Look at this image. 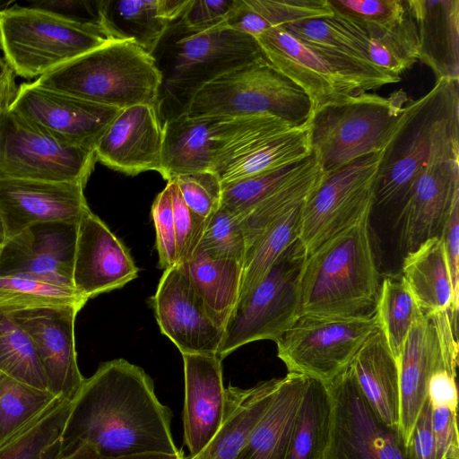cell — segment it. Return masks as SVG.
<instances>
[{"instance_id": "7dc6e473", "label": "cell", "mask_w": 459, "mask_h": 459, "mask_svg": "<svg viewBox=\"0 0 459 459\" xmlns=\"http://www.w3.org/2000/svg\"><path fill=\"white\" fill-rule=\"evenodd\" d=\"M174 180L186 204L205 221L217 211L221 201V183L212 171L176 177Z\"/></svg>"}, {"instance_id": "6f0895ef", "label": "cell", "mask_w": 459, "mask_h": 459, "mask_svg": "<svg viewBox=\"0 0 459 459\" xmlns=\"http://www.w3.org/2000/svg\"><path fill=\"white\" fill-rule=\"evenodd\" d=\"M14 75L10 65L0 56V117L11 108L15 98L18 88Z\"/></svg>"}, {"instance_id": "3957f363", "label": "cell", "mask_w": 459, "mask_h": 459, "mask_svg": "<svg viewBox=\"0 0 459 459\" xmlns=\"http://www.w3.org/2000/svg\"><path fill=\"white\" fill-rule=\"evenodd\" d=\"M152 56L161 78L157 111L162 125L186 113L194 96L211 81L264 57L253 36L228 26L194 32L178 20Z\"/></svg>"}, {"instance_id": "ab89813d", "label": "cell", "mask_w": 459, "mask_h": 459, "mask_svg": "<svg viewBox=\"0 0 459 459\" xmlns=\"http://www.w3.org/2000/svg\"><path fill=\"white\" fill-rule=\"evenodd\" d=\"M302 206L273 224L246 250L238 298L254 288L281 254L299 239Z\"/></svg>"}, {"instance_id": "7a4b0ae2", "label": "cell", "mask_w": 459, "mask_h": 459, "mask_svg": "<svg viewBox=\"0 0 459 459\" xmlns=\"http://www.w3.org/2000/svg\"><path fill=\"white\" fill-rule=\"evenodd\" d=\"M437 157H459V82L437 80L404 107L383 150L375 204H400L422 169Z\"/></svg>"}, {"instance_id": "30bf717a", "label": "cell", "mask_w": 459, "mask_h": 459, "mask_svg": "<svg viewBox=\"0 0 459 459\" xmlns=\"http://www.w3.org/2000/svg\"><path fill=\"white\" fill-rule=\"evenodd\" d=\"M377 328L375 310L348 316L302 315L275 341L277 356L289 373L327 385Z\"/></svg>"}, {"instance_id": "d6a6232c", "label": "cell", "mask_w": 459, "mask_h": 459, "mask_svg": "<svg viewBox=\"0 0 459 459\" xmlns=\"http://www.w3.org/2000/svg\"><path fill=\"white\" fill-rule=\"evenodd\" d=\"M72 401L56 397L0 442V459H59Z\"/></svg>"}, {"instance_id": "44dd1931", "label": "cell", "mask_w": 459, "mask_h": 459, "mask_svg": "<svg viewBox=\"0 0 459 459\" xmlns=\"http://www.w3.org/2000/svg\"><path fill=\"white\" fill-rule=\"evenodd\" d=\"M78 183L0 178V215L6 238L40 222H78L89 208Z\"/></svg>"}, {"instance_id": "ee69618b", "label": "cell", "mask_w": 459, "mask_h": 459, "mask_svg": "<svg viewBox=\"0 0 459 459\" xmlns=\"http://www.w3.org/2000/svg\"><path fill=\"white\" fill-rule=\"evenodd\" d=\"M197 248L212 257L243 263L246 243L239 215L221 204L205 221Z\"/></svg>"}, {"instance_id": "e575fe53", "label": "cell", "mask_w": 459, "mask_h": 459, "mask_svg": "<svg viewBox=\"0 0 459 459\" xmlns=\"http://www.w3.org/2000/svg\"><path fill=\"white\" fill-rule=\"evenodd\" d=\"M332 411L327 386L309 378L296 415L286 459H325L330 442Z\"/></svg>"}, {"instance_id": "cb8c5ba5", "label": "cell", "mask_w": 459, "mask_h": 459, "mask_svg": "<svg viewBox=\"0 0 459 459\" xmlns=\"http://www.w3.org/2000/svg\"><path fill=\"white\" fill-rule=\"evenodd\" d=\"M243 117H189L186 113L163 123L160 174L178 176L211 171L216 152Z\"/></svg>"}, {"instance_id": "11a10c76", "label": "cell", "mask_w": 459, "mask_h": 459, "mask_svg": "<svg viewBox=\"0 0 459 459\" xmlns=\"http://www.w3.org/2000/svg\"><path fill=\"white\" fill-rule=\"evenodd\" d=\"M431 415L432 409L427 398L406 444L410 459H437Z\"/></svg>"}, {"instance_id": "8992f818", "label": "cell", "mask_w": 459, "mask_h": 459, "mask_svg": "<svg viewBox=\"0 0 459 459\" xmlns=\"http://www.w3.org/2000/svg\"><path fill=\"white\" fill-rule=\"evenodd\" d=\"M409 101L403 90L388 97L365 92L312 113L311 152L322 170L330 174L383 151Z\"/></svg>"}, {"instance_id": "836d02e7", "label": "cell", "mask_w": 459, "mask_h": 459, "mask_svg": "<svg viewBox=\"0 0 459 459\" xmlns=\"http://www.w3.org/2000/svg\"><path fill=\"white\" fill-rule=\"evenodd\" d=\"M182 265L212 315L225 325L239 295L242 263L216 258L196 248Z\"/></svg>"}, {"instance_id": "94428289", "label": "cell", "mask_w": 459, "mask_h": 459, "mask_svg": "<svg viewBox=\"0 0 459 459\" xmlns=\"http://www.w3.org/2000/svg\"><path fill=\"white\" fill-rule=\"evenodd\" d=\"M0 51H1V46H0Z\"/></svg>"}, {"instance_id": "4fadbf2b", "label": "cell", "mask_w": 459, "mask_h": 459, "mask_svg": "<svg viewBox=\"0 0 459 459\" xmlns=\"http://www.w3.org/2000/svg\"><path fill=\"white\" fill-rule=\"evenodd\" d=\"M326 386L333 411L325 459H410L399 430L377 416L349 367Z\"/></svg>"}, {"instance_id": "f1b7e54d", "label": "cell", "mask_w": 459, "mask_h": 459, "mask_svg": "<svg viewBox=\"0 0 459 459\" xmlns=\"http://www.w3.org/2000/svg\"><path fill=\"white\" fill-rule=\"evenodd\" d=\"M308 377L288 373L235 459H286L296 415Z\"/></svg>"}, {"instance_id": "816d5d0a", "label": "cell", "mask_w": 459, "mask_h": 459, "mask_svg": "<svg viewBox=\"0 0 459 459\" xmlns=\"http://www.w3.org/2000/svg\"><path fill=\"white\" fill-rule=\"evenodd\" d=\"M105 5L106 0H56L37 2L31 6L56 13L74 22L100 26L108 30L105 21Z\"/></svg>"}, {"instance_id": "9f6ffc18", "label": "cell", "mask_w": 459, "mask_h": 459, "mask_svg": "<svg viewBox=\"0 0 459 459\" xmlns=\"http://www.w3.org/2000/svg\"><path fill=\"white\" fill-rule=\"evenodd\" d=\"M184 452L178 455L164 453H148L118 457H109L100 454L88 445H82L68 452L61 454L59 459H184Z\"/></svg>"}, {"instance_id": "f5cc1de1", "label": "cell", "mask_w": 459, "mask_h": 459, "mask_svg": "<svg viewBox=\"0 0 459 459\" xmlns=\"http://www.w3.org/2000/svg\"><path fill=\"white\" fill-rule=\"evenodd\" d=\"M439 236L443 241L453 288V307L450 314L454 319L457 320L459 304V199L453 204Z\"/></svg>"}, {"instance_id": "6da1fadb", "label": "cell", "mask_w": 459, "mask_h": 459, "mask_svg": "<svg viewBox=\"0 0 459 459\" xmlns=\"http://www.w3.org/2000/svg\"><path fill=\"white\" fill-rule=\"evenodd\" d=\"M172 416L142 368L124 359L107 361L84 379L72 401L61 454L82 445L109 457L180 454L171 433Z\"/></svg>"}, {"instance_id": "ac0fdd59", "label": "cell", "mask_w": 459, "mask_h": 459, "mask_svg": "<svg viewBox=\"0 0 459 459\" xmlns=\"http://www.w3.org/2000/svg\"><path fill=\"white\" fill-rule=\"evenodd\" d=\"M459 199V157L431 160L415 178L399 206L396 227L409 252L439 236L453 204Z\"/></svg>"}, {"instance_id": "484cf974", "label": "cell", "mask_w": 459, "mask_h": 459, "mask_svg": "<svg viewBox=\"0 0 459 459\" xmlns=\"http://www.w3.org/2000/svg\"><path fill=\"white\" fill-rule=\"evenodd\" d=\"M419 37L418 60L437 80L459 82V0H407Z\"/></svg>"}, {"instance_id": "4dcf8cb0", "label": "cell", "mask_w": 459, "mask_h": 459, "mask_svg": "<svg viewBox=\"0 0 459 459\" xmlns=\"http://www.w3.org/2000/svg\"><path fill=\"white\" fill-rule=\"evenodd\" d=\"M403 278L424 315L451 311L453 288L440 236L406 253Z\"/></svg>"}, {"instance_id": "d6986e66", "label": "cell", "mask_w": 459, "mask_h": 459, "mask_svg": "<svg viewBox=\"0 0 459 459\" xmlns=\"http://www.w3.org/2000/svg\"><path fill=\"white\" fill-rule=\"evenodd\" d=\"M254 38L264 57L307 94L311 114L326 105L365 93L282 27L269 29Z\"/></svg>"}, {"instance_id": "91938a15", "label": "cell", "mask_w": 459, "mask_h": 459, "mask_svg": "<svg viewBox=\"0 0 459 459\" xmlns=\"http://www.w3.org/2000/svg\"><path fill=\"white\" fill-rule=\"evenodd\" d=\"M184 459H190V457H189V456H185V458H184Z\"/></svg>"}, {"instance_id": "b9f144b4", "label": "cell", "mask_w": 459, "mask_h": 459, "mask_svg": "<svg viewBox=\"0 0 459 459\" xmlns=\"http://www.w3.org/2000/svg\"><path fill=\"white\" fill-rule=\"evenodd\" d=\"M87 299L74 288L21 275L0 276V307L10 310L74 306Z\"/></svg>"}, {"instance_id": "60d3db41", "label": "cell", "mask_w": 459, "mask_h": 459, "mask_svg": "<svg viewBox=\"0 0 459 459\" xmlns=\"http://www.w3.org/2000/svg\"><path fill=\"white\" fill-rule=\"evenodd\" d=\"M0 373L34 388L50 392L30 337L13 321L9 311L2 307Z\"/></svg>"}, {"instance_id": "277c9868", "label": "cell", "mask_w": 459, "mask_h": 459, "mask_svg": "<svg viewBox=\"0 0 459 459\" xmlns=\"http://www.w3.org/2000/svg\"><path fill=\"white\" fill-rule=\"evenodd\" d=\"M369 216L307 255L300 281L299 316H355L376 304L380 284Z\"/></svg>"}, {"instance_id": "1f68e13d", "label": "cell", "mask_w": 459, "mask_h": 459, "mask_svg": "<svg viewBox=\"0 0 459 459\" xmlns=\"http://www.w3.org/2000/svg\"><path fill=\"white\" fill-rule=\"evenodd\" d=\"M325 175L311 154L294 176L239 215L246 250L273 224L302 206Z\"/></svg>"}, {"instance_id": "8fae6325", "label": "cell", "mask_w": 459, "mask_h": 459, "mask_svg": "<svg viewBox=\"0 0 459 459\" xmlns=\"http://www.w3.org/2000/svg\"><path fill=\"white\" fill-rule=\"evenodd\" d=\"M95 162L94 148L61 143L12 108L0 117V178L85 186Z\"/></svg>"}, {"instance_id": "7bdbcfd3", "label": "cell", "mask_w": 459, "mask_h": 459, "mask_svg": "<svg viewBox=\"0 0 459 459\" xmlns=\"http://www.w3.org/2000/svg\"><path fill=\"white\" fill-rule=\"evenodd\" d=\"M56 397L48 391L34 388L0 373V442Z\"/></svg>"}, {"instance_id": "bcb514c9", "label": "cell", "mask_w": 459, "mask_h": 459, "mask_svg": "<svg viewBox=\"0 0 459 459\" xmlns=\"http://www.w3.org/2000/svg\"><path fill=\"white\" fill-rule=\"evenodd\" d=\"M334 13L361 24L391 26L408 11L407 0H327Z\"/></svg>"}, {"instance_id": "f35d334b", "label": "cell", "mask_w": 459, "mask_h": 459, "mask_svg": "<svg viewBox=\"0 0 459 459\" xmlns=\"http://www.w3.org/2000/svg\"><path fill=\"white\" fill-rule=\"evenodd\" d=\"M282 28L310 48L342 51L370 61L368 36L363 26L340 14L333 13L330 16L307 19Z\"/></svg>"}, {"instance_id": "52a82bcc", "label": "cell", "mask_w": 459, "mask_h": 459, "mask_svg": "<svg viewBox=\"0 0 459 459\" xmlns=\"http://www.w3.org/2000/svg\"><path fill=\"white\" fill-rule=\"evenodd\" d=\"M110 40L115 39L100 26L31 5L0 10L3 57L23 78L39 79Z\"/></svg>"}, {"instance_id": "4316f807", "label": "cell", "mask_w": 459, "mask_h": 459, "mask_svg": "<svg viewBox=\"0 0 459 459\" xmlns=\"http://www.w3.org/2000/svg\"><path fill=\"white\" fill-rule=\"evenodd\" d=\"M349 368L377 416L385 425L399 430L398 365L379 328L367 339Z\"/></svg>"}, {"instance_id": "5bb4252c", "label": "cell", "mask_w": 459, "mask_h": 459, "mask_svg": "<svg viewBox=\"0 0 459 459\" xmlns=\"http://www.w3.org/2000/svg\"><path fill=\"white\" fill-rule=\"evenodd\" d=\"M10 108L61 143L91 148L121 110L34 82L18 87Z\"/></svg>"}, {"instance_id": "681fc988", "label": "cell", "mask_w": 459, "mask_h": 459, "mask_svg": "<svg viewBox=\"0 0 459 459\" xmlns=\"http://www.w3.org/2000/svg\"><path fill=\"white\" fill-rule=\"evenodd\" d=\"M152 218L156 231L159 267L166 270L178 264L176 231L169 183L158 194L152 205Z\"/></svg>"}, {"instance_id": "c3c4849f", "label": "cell", "mask_w": 459, "mask_h": 459, "mask_svg": "<svg viewBox=\"0 0 459 459\" xmlns=\"http://www.w3.org/2000/svg\"><path fill=\"white\" fill-rule=\"evenodd\" d=\"M177 240L178 264L187 262L201 239L205 220L195 214L184 202L174 180H169Z\"/></svg>"}, {"instance_id": "f907efd6", "label": "cell", "mask_w": 459, "mask_h": 459, "mask_svg": "<svg viewBox=\"0 0 459 459\" xmlns=\"http://www.w3.org/2000/svg\"><path fill=\"white\" fill-rule=\"evenodd\" d=\"M235 0H190L178 19L186 30L201 32L223 26Z\"/></svg>"}, {"instance_id": "d590c367", "label": "cell", "mask_w": 459, "mask_h": 459, "mask_svg": "<svg viewBox=\"0 0 459 459\" xmlns=\"http://www.w3.org/2000/svg\"><path fill=\"white\" fill-rule=\"evenodd\" d=\"M332 14L327 0H235L224 26L255 37L269 29Z\"/></svg>"}, {"instance_id": "db71d44e", "label": "cell", "mask_w": 459, "mask_h": 459, "mask_svg": "<svg viewBox=\"0 0 459 459\" xmlns=\"http://www.w3.org/2000/svg\"><path fill=\"white\" fill-rule=\"evenodd\" d=\"M431 420L437 459H459L457 410L434 408Z\"/></svg>"}, {"instance_id": "9c48e42d", "label": "cell", "mask_w": 459, "mask_h": 459, "mask_svg": "<svg viewBox=\"0 0 459 459\" xmlns=\"http://www.w3.org/2000/svg\"><path fill=\"white\" fill-rule=\"evenodd\" d=\"M307 257L298 239L254 288L238 299L217 352L221 360L245 344L275 342L293 325L299 316L300 281Z\"/></svg>"}, {"instance_id": "e0dca14e", "label": "cell", "mask_w": 459, "mask_h": 459, "mask_svg": "<svg viewBox=\"0 0 459 459\" xmlns=\"http://www.w3.org/2000/svg\"><path fill=\"white\" fill-rule=\"evenodd\" d=\"M77 225L40 222L7 238L0 251V276L21 275L74 288Z\"/></svg>"}, {"instance_id": "f546056e", "label": "cell", "mask_w": 459, "mask_h": 459, "mask_svg": "<svg viewBox=\"0 0 459 459\" xmlns=\"http://www.w3.org/2000/svg\"><path fill=\"white\" fill-rule=\"evenodd\" d=\"M190 0H106V27L115 40H132L152 56Z\"/></svg>"}, {"instance_id": "603a6c76", "label": "cell", "mask_w": 459, "mask_h": 459, "mask_svg": "<svg viewBox=\"0 0 459 459\" xmlns=\"http://www.w3.org/2000/svg\"><path fill=\"white\" fill-rule=\"evenodd\" d=\"M185 398L184 444L198 455L221 428L226 411L221 359L215 354H182Z\"/></svg>"}, {"instance_id": "ffe728a7", "label": "cell", "mask_w": 459, "mask_h": 459, "mask_svg": "<svg viewBox=\"0 0 459 459\" xmlns=\"http://www.w3.org/2000/svg\"><path fill=\"white\" fill-rule=\"evenodd\" d=\"M129 250L90 209L78 221L73 284L85 299L120 289L138 275Z\"/></svg>"}, {"instance_id": "5b68a950", "label": "cell", "mask_w": 459, "mask_h": 459, "mask_svg": "<svg viewBox=\"0 0 459 459\" xmlns=\"http://www.w3.org/2000/svg\"><path fill=\"white\" fill-rule=\"evenodd\" d=\"M34 82L104 106L157 108L161 78L153 57L134 41L110 40Z\"/></svg>"}, {"instance_id": "7402d4cb", "label": "cell", "mask_w": 459, "mask_h": 459, "mask_svg": "<svg viewBox=\"0 0 459 459\" xmlns=\"http://www.w3.org/2000/svg\"><path fill=\"white\" fill-rule=\"evenodd\" d=\"M163 125L155 106L122 108L94 146L96 160L134 176L161 169Z\"/></svg>"}, {"instance_id": "74e56055", "label": "cell", "mask_w": 459, "mask_h": 459, "mask_svg": "<svg viewBox=\"0 0 459 459\" xmlns=\"http://www.w3.org/2000/svg\"><path fill=\"white\" fill-rule=\"evenodd\" d=\"M361 25L368 36V57L379 69L401 77L418 61V30L409 9L401 21L391 26Z\"/></svg>"}, {"instance_id": "9a60e30c", "label": "cell", "mask_w": 459, "mask_h": 459, "mask_svg": "<svg viewBox=\"0 0 459 459\" xmlns=\"http://www.w3.org/2000/svg\"><path fill=\"white\" fill-rule=\"evenodd\" d=\"M151 304L160 329L181 354H215L223 325L212 315L182 265L164 270Z\"/></svg>"}, {"instance_id": "8d00e7d4", "label": "cell", "mask_w": 459, "mask_h": 459, "mask_svg": "<svg viewBox=\"0 0 459 459\" xmlns=\"http://www.w3.org/2000/svg\"><path fill=\"white\" fill-rule=\"evenodd\" d=\"M375 312L378 328L398 362L413 323L424 315L402 275L383 279Z\"/></svg>"}, {"instance_id": "f6af8a7d", "label": "cell", "mask_w": 459, "mask_h": 459, "mask_svg": "<svg viewBox=\"0 0 459 459\" xmlns=\"http://www.w3.org/2000/svg\"><path fill=\"white\" fill-rule=\"evenodd\" d=\"M304 160L281 169L221 186V204L238 215L243 214L294 176Z\"/></svg>"}, {"instance_id": "83f0119b", "label": "cell", "mask_w": 459, "mask_h": 459, "mask_svg": "<svg viewBox=\"0 0 459 459\" xmlns=\"http://www.w3.org/2000/svg\"><path fill=\"white\" fill-rule=\"evenodd\" d=\"M281 378L264 380L248 388L229 385L221 428L207 446L190 459H235L270 406Z\"/></svg>"}, {"instance_id": "ba28073f", "label": "cell", "mask_w": 459, "mask_h": 459, "mask_svg": "<svg viewBox=\"0 0 459 459\" xmlns=\"http://www.w3.org/2000/svg\"><path fill=\"white\" fill-rule=\"evenodd\" d=\"M189 117L269 115L299 126L311 117L308 97L265 57L232 69L192 99Z\"/></svg>"}, {"instance_id": "d4e9b609", "label": "cell", "mask_w": 459, "mask_h": 459, "mask_svg": "<svg viewBox=\"0 0 459 459\" xmlns=\"http://www.w3.org/2000/svg\"><path fill=\"white\" fill-rule=\"evenodd\" d=\"M441 358L437 329L429 315L416 320L397 362L400 388L399 431L405 443L427 399V385Z\"/></svg>"}, {"instance_id": "2e32d148", "label": "cell", "mask_w": 459, "mask_h": 459, "mask_svg": "<svg viewBox=\"0 0 459 459\" xmlns=\"http://www.w3.org/2000/svg\"><path fill=\"white\" fill-rule=\"evenodd\" d=\"M81 309L74 306L7 309L30 337L49 391L70 401L85 379L77 364L74 340L75 317Z\"/></svg>"}, {"instance_id": "7c38bea8", "label": "cell", "mask_w": 459, "mask_h": 459, "mask_svg": "<svg viewBox=\"0 0 459 459\" xmlns=\"http://www.w3.org/2000/svg\"><path fill=\"white\" fill-rule=\"evenodd\" d=\"M383 151L326 174L300 212L299 239L307 255L370 215Z\"/></svg>"}, {"instance_id": "680465c9", "label": "cell", "mask_w": 459, "mask_h": 459, "mask_svg": "<svg viewBox=\"0 0 459 459\" xmlns=\"http://www.w3.org/2000/svg\"><path fill=\"white\" fill-rule=\"evenodd\" d=\"M6 239H7V238H6V234H5L4 222H3L2 217L0 215V251H1L2 247H4Z\"/></svg>"}]
</instances>
